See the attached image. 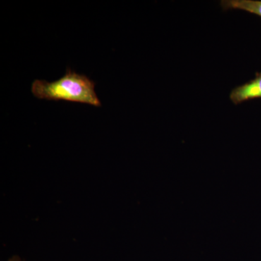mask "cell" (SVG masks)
Segmentation results:
<instances>
[{"instance_id": "6da1fadb", "label": "cell", "mask_w": 261, "mask_h": 261, "mask_svg": "<svg viewBox=\"0 0 261 261\" xmlns=\"http://www.w3.org/2000/svg\"><path fill=\"white\" fill-rule=\"evenodd\" d=\"M32 92L34 97L40 99L83 103L97 108L102 106L95 92L94 81L69 68L63 77L55 82L34 81Z\"/></svg>"}, {"instance_id": "7a4b0ae2", "label": "cell", "mask_w": 261, "mask_h": 261, "mask_svg": "<svg viewBox=\"0 0 261 261\" xmlns=\"http://www.w3.org/2000/svg\"><path fill=\"white\" fill-rule=\"evenodd\" d=\"M257 98H261V73L248 83L233 89L230 94V99L236 105Z\"/></svg>"}, {"instance_id": "3957f363", "label": "cell", "mask_w": 261, "mask_h": 261, "mask_svg": "<svg viewBox=\"0 0 261 261\" xmlns=\"http://www.w3.org/2000/svg\"><path fill=\"white\" fill-rule=\"evenodd\" d=\"M224 10H242L261 17V1L258 0H222Z\"/></svg>"}, {"instance_id": "277c9868", "label": "cell", "mask_w": 261, "mask_h": 261, "mask_svg": "<svg viewBox=\"0 0 261 261\" xmlns=\"http://www.w3.org/2000/svg\"><path fill=\"white\" fill-rule=\"evenodd\" d=\"M8 261H22L20 260V259L19 258L18 256H14L12 257V258H10L9 260Z\"/></svg>"}]
</instances>
